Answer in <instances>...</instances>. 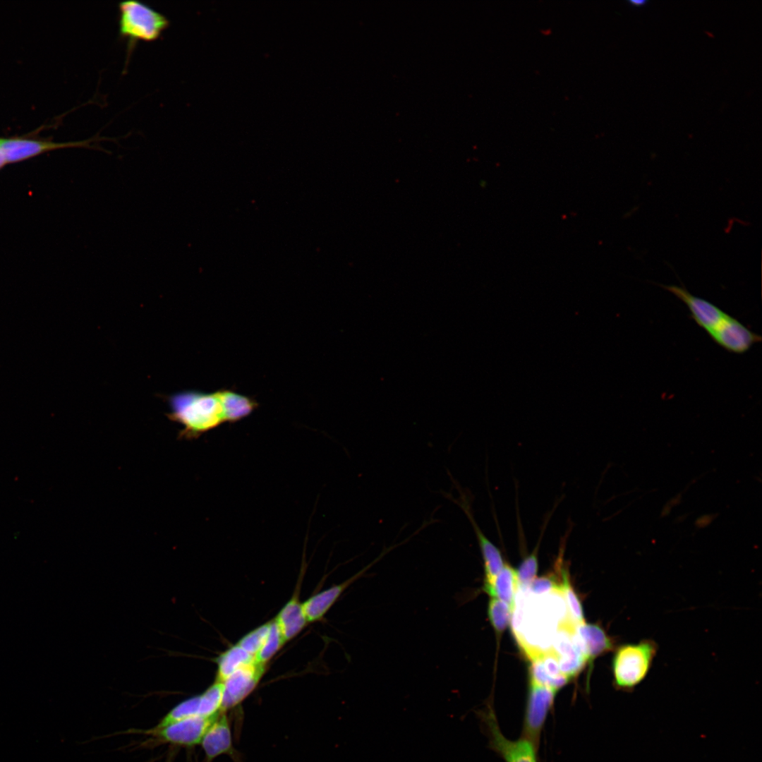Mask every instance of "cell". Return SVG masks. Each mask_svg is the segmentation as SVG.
<instances>
[{"instance_id":"cell-1","label":"cell","mask_w":762,"mask_h":762,"mask_svg":"<svg viewBox=\"0 0 762 762\" xmlns=\"http://www.w3.org/2000/svg\"><path fill=\"white\" fill-rule=\"evenodd\" d=\"M570 619L561 591L536 595L519 587L511 622L515 639L529 660L551 651L560 625Z\"/></svg>"},{"instance_id":"cell-2","label":"cell","mask_w":762,"mask_h":762,"mask_svg":"<svg viewBox=\"0 0 762 762\" xmlns=\"http://www.w3.org/2000/svg\"><path fill=\"white\" fill-rule=\"evenodd\" d=\"M660 286L684 303L695 322L725 350L742 354L761 341L759 334L737 318L708 301L691 294L683 286Z\"/></svg>"},{"instance_id":"cell-3","label":"cell","mask_w":762,"mask_h":762,"mask_svg":"<svg viewBox=\"0 0 762 762\" xmlns=\"http://www.w3.org/2000/svg\"><path fill=\"white\" fill-rule=\"evenodd\" d=\"M169 418L183 425L186 437H197L224 423L217 392H181L169 397Z\"/></svg>"},{"instance_id":"cell-4","label":"cell","mask_w":762,"mask_h":762,"mask_svg":"<svg viewBox=\"0 0 762 762\" xmlns=\"http://www.w3.org/2000/svg\"><path fill=\"white\" fill-rule=\"evenodd\" d=\"M658 649V644L651 639L617 647L612 660L615 688L632 691L647 677Z\"/></svg>"},{"instance_id":"cell-5","label":"cell","mask_w":762,"mask_h":762,"mask_svg":"<svg viewBox=\"0 0 762 762\" xmlns=\"http://www.w3.org/2000/svg\"><path fill=\"white\" fill-rule=\"evenodd\" d=\"M169 26L164 15L143 2L128 0L119 4V35L130 47L139 41L158 40Z\"/></svg>"},{"instance_id":"cell-6","label":"cell","mask_w":762,"mask_h":762,"mask_svg":"<svg viewBox=\"0 0 762 762\" xmlns=\"http://www.w3.org/2000/svg\"><path fill=\"white\" fill-rule=\"evenodd\" d=\"M489 738V746L504 762H538L537 747L528 739L521 737L509 739L501 732L497 717L491 706L480 712Z\"/></svg>"},{"instance_id":"cell-7","label":"cell","mask_w":762,"mask_h":762,"mask_svg":"<svg viewBox=\"0 0 762 762\" xmlns=\"http://www.w3.org/2000/svg\"><path fill=\"white\" fill-rule=\"evenodd\" d=\"M556 694L548 687L529 682L521 737L530 740L537 748Z\"/></svg>"},{"instance_id":"cell-8","label":"cell","mask_w":762,"mask_h":762,"mask_svg":"<svg viewBox=\"0 0 762 762\" xmlns=\"http://www.w3.org/2000/svg\"><path fill=\"white\" fill-rule=\"evenodd\" d=\"M575 624L567 619L557 629L551 646L561 672L569 680L576 677L587 663L575 633Z\"/></svg>"},{"instance_id":"cell-9","label":"cell","mask_w":762,"mask_h":762,"mask_svg":"<svg viewBox=\"0 0 762 762\" xmlns=\"http://www.w3.org/2000/svg\"><path fill=\"white\" fill-rule=\"evenodd\" d=\"M219 714L212 716H193L164 727H154L148 730L147 733L171 744L183 746H195L200 744L205 733Z\"/></svg>"},{"instance_id":"cell-10","label":"cell","mask_w":762,"mask_h":762,"mask_svg":"<svg viewBox=\"0 0 762 762\" xmlns=\"http://www.w3.org/2000/svg\"><path fill=\"white\" fill-rule=\"evenodd\" d=\"M90 143L92 140L56 143L20 136L0 138V147L5 155L7 164L24 161L54 150L78 147H90Z\"/></svg>"},{"instance_id":"cell-11","label":"cell","mask_w":762,"mask_h":762,"mask_svg":"<svg viewBox=\"0 0 762 762\" xmlns=\"http://www.w3.org/2000/svg\"><path fill=\"white\" fill-rule=\"evenodd\" d=\"M265 671V665L255 660L240 668L224 682L222 711L238 705L255 688Z\"/></svg>"},{"instance_id":"cell-12","label":"cell","mask_w":762,"mask_h":762,"mask_svg":"<svg viewBox=\"0 0 762 762\" xmlns=\"http://www.w3.org/2000/svg\"><path fill=\"white\" fill-rule=\"evenodd\" d=\"M451 500L456 502L464 512L476 533L483 561L485 579L483 589L485 592L493 585L497 574L504 564L501 552L484 535L478 526L472 514L471 507H469L466 497L464 495H461L459 500H455L452 497H451Z\"/></svg>"},{"instance_id":"cell-13","label":"cell","mask_w":762,"mask_h":762,"mask_svg":"<svg viewBox=\"0 0 762 762\" xmlns=\"http://www.w3.org/2000/svg\"><path fill=\"white\" fill-rule=\"evenodd\" d=\"M200 745L206 762H212L222 754L234 756L231 732L226 712H222L203 737Z\"/></svg>"},{"instance_id":"cell-14","label":"cell","mask_w":762,"mask_h":762,"mask_svg":"<svg viewBox=\"0 0 762 762\" xmlns=\"http://www.w3.org/2000/svg\"><path fill=\"white\" fill-rule=\"evenodd\" d=\"M379 559H376L355 575L344 582L334 585L313 596L302 603L303 610L308 622L320 620L339 598L341 593L356 580L361 577L365 572Z\"/></svg>"},{"instance_id":"cell-15","label":"cell","mask_w":762,"mask_h":762,"mask_svg":"<svg viewBox=\"0 0 762 762\" xmlns=\"http://www.w3.org/2000/svg\"><path fill=\"white\" fill-rule=\"evenodd\" d=\"M575 633L587 663L591 667L593 660L614 647V641L599 625L586 622L575 624Z\"/></svg>"},{"instance_id":"cell-16","label":"cell","mask_w":762,"mask_h":762,"mask_svg":"<svg viewBox=\"0 0 762 762\" xmlns=\"http://www.w3.org/2000/svg\"><path fill=\"white\" fill-rule=\"evenodd\" d=\"M530 662L529 682L548 687L557 693L569 682V679L561 672L557 658L552 651Z\"/></svg>"},{"instance_id":"cell-17","label":"cell","mask_w":762,"mask_h":762,"mask_svg":"<svg viewBox=\"0 0 762 762\" xmlns=\"http://www.w3.org/2000/svg\"><path fill=\"white\" fill-rule=\"evenodd\" d=\"M224 422L235 423L249 416L258 406L253 399L230 389L217 391Z\"/></svg>"},{"instance_id":"cell-18","label":"cell","mask_w":762,"mask_h":762,"mask_svg":"<svg viewBox=\"0 0 762 762\" xmlns=\"http://www.w3.org/2000/svg\"><path fill=\"white\" fill-rule=\"evenodd\" d=\"M274 622L286 642L298 634L308 621L302 603L293 597L278 613Z\"/></svg>"},{"instance_id":"cell-19","label":"cell","mask_w":762,"mask_h":762,"mask_svg":"<svg viewBox=\"0 0 762 762\" xmlns=\"http://www.w3.org/2000/svg\"><path fill=\"white\" fill-rule=\"evenodd\" d=\"M518 588L516 570L508 564H504L493 585L485 593L491 598H495L506 603L513 610Z\"/></svg>"},{"instance_id":"cell-20","label":"cell","mask_w":762,"mask_h":762,"mask_svg":"<svg viewBox=\"0 0 762 762\" xmlns=\"http://www.w3.org/2000/svg\"><path fill=\"white\" fill-rule=\"evenodd\" d=\"M255 661V658L238 644L221 654L217 660V682L224 683L233 673Z\"/></svg>"},{"instance_id":"cell-21","label":"cell","mask_w":762,"mask_h":762,"mask_svg":"<svg viewBox=\"0 0 762 762\" xmlns=\"http://www.w3.org/2000/svg\"><path fill=\"white\" fill-rule=\"evenodd\" d=\"M201 706L200 695L187 698L169 710L155 727H164L188 718L202 715Z\"/></svg>"},{"instance_id":"cell-22","label":"cell","mask_w":762,"mask_h":762,"mask_svg":"<svg viewBox=\"0 0 762 762\" xmlns=\"http://www.w3.org/2000/svg\"><path fill=\"white\" fill-rule=\"evenodd\" d=\"M561 592L564 599L570 619L575 624L585 622L581 603L571 585L569 574L563 564L561 568Z\"/></svg>"},{"instance_id":"cell-23","label":"cell","mask_w":762,"mask_h":762,"mask_svg":"<svg viewBox=\"0 0 762 762\" xmlns=\"http://www.w3.org/2000/svg\"><path fill=\"white\" fill-rule=\"evenodd\" d=\"M512 609L504 602L491 598L488 606V615L495 632L500 635L511 621Z\"/></svg>"},{"instance_id":"cell-24","label":"cell","mask_w":762,"mask_h":762,"mask_svg":"<svg viewBox=\"0 0 762 762\" xmlns=\"http://www.w3.org/2000/svg\"><path fill=\"white\" fill-rule=\"evenodd\" d=\"M285 643L274 620L270 622L267 638L260 651L255 656L256 663L265 665V663L280 649Z\"/></svg>"},{"instance_id":"cell-25","label":"cell","mask_w":762,"mask_h":762,"mask_svg":"<svg viewBox=\"0 0 762 762\" xmlns=\"http://www.w3.org/2000/svg\"><path fill=\"white\" fill-rule=\"evenodd\" d=\"M270 622L266 623L244 636L237 643L255 658L263 645L269 632Z\"/></svg>"},{"instance_id":"cell-26","label":"cell","mask_w":762,"mask_h":762,"mask_svg":"<svg viewBox=\"0 0 762 762\" xmlns=\"http://www.w3.org/2000/svg\"><path fill=\"white\" fill-rule=\"evenodd\" d=\"M538 557L536 550L526 557L516 571L519 587L526 588L536 579L538 571Z\"/></svg>"},{"instance_id":"cell-27","label":"cell","mask_w":762,"mask_h":762,"mask_svg":"<svg viewBox=\"0 0 762 762\" xmlns=\"http://www.w3.org/2000/svg\"><path fill=\"white\" fill-rule=\"evenodd\" d=\"M711 521H712V516L706 515V516H702L701 518H699L696 521V525L698 527H703V526H707Z\"/></svg>"},{"instance_id":"cell-28","label":"cell","mask_w":762,"mask_h":762,"mask_svg":"<svg viewBox=\"0 0 762 762\" xmlns=\"http://www.w3.org/2000/svg\"><path fill=\"white\" fill-rule=\"evenodd\" d=\"M7 164L5 155L0 147V169Z\"/></svg>"},{"instance_id":"cell-29","label":"cell","mask_w":762,"mask_h":762,"mask_svg":"<svg viewBox=\"0 0 762 762\" xmlns=\"http://www.w3.org/2000/svg\"><path fill=\"white\" fill-rule=\"evenodd\" d=\"M629 4H630L631 5V6H636V7H638V6H644V5H645V4H646L647 3V1H645V0H643H643H639V1H629Z\"/></svg>"}]
</instances>
